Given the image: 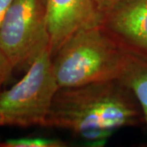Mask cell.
<instances>
[{"label": "cell", "instance_id": "cell-1", "mask_svg": "<svg viewBox=\"0 0 147 147\" xmlns=\"http://www.w3.org/2000/svg\"><path fill=\"white\" fill-rule=\"evenodd\" d=\"M144 122L135 95L120 79L61 88L45 126L65 129L92 146H102L119 129Z\"/></svg>", "mask_w": 147, "mask_h": 147}, {"label": "cell", "instance_id": "cell-2", "mask_svg": "<svg viewBox=\"0 0 147 147\" xmlns=\"http://www.w3.org/2000/svg\"><path fill=\"white\" fill-rule=\"evenodd\" d=\"M126 49L102 24L76 32L53 57L54 74L61 88L119 79Z\"/></svg>", "mask_w": 147, "mask_h": 147}, {"label": "cell", "instance_id": "cell-3", "mask_svg": "<svg viewBox=\"0 0 147 147\" xmlns=\"http://www.w3.org/2000/svg\"><path fill=\"white\" fill-rule=\"evenodd\" d=\"M59 88L53 54L47 48L38 55L17 84L0 92V125L44 127Z\"/></svg>", "mask_w": 147, "mask_h": 147}, {"label": "cell", "instance_id": "cell-4", "mask_svg": "<svg viewBox=\"0 0 147 147\" xmlns=\"http://www.w3.org/2000/svg\"><path fill=\"white\" fill-rule=\"evenodd\" d=\"M50 48L47 0H14L0 26V49L17 70H27Z\"/></svg>", "mask_w": 147, "mask_h": 147}, {"label": "cell", "instance_id": "cell-5", "mask_svg": "<svg viewBox=\"0 0 147 147\" xmlns=\"http://www.w3.org/2000/svg\"><path fill=\"white\" fill-rule=\"evenodd\" d=\"M47 17L53 57L76 32L100 25L103 14L95 0H47Z\"/></svg>", "mask_w": 147, "mask_h": 147}, {"label": "cell", "instance_id": "cell-6", "mask_svg": "<svg viewBox=\"0 0 147 147\" xmlns=\"http://www.w3.org/2000/svg\"><path fill=\"white\" fill-rule=\"evenodd\" d=\"M102 26L127 50L147 57V0H131L103 13Z\"/></svg>", "mask_w": 147, "mask_h": 147}, {"label": "cell", "instance_id": "cell-7", "mask_svg": "<svg viewBox=\"0 0 147 147\" xmlns=\"http://www.w3.org/2000/svg\"><path fill=\"white\" fill-rule=\"evenodd\" d=\"M126 58L119 79L135 95L147 126V57L126 49Z\"/></svg>", "mask_w": 147, "mask_h": 147}, {"label": "cell", "instance_id": "cell-8", "mask_svg": "<svg viewBox=\"0 0 147 147\" xmlns=\"http://www.w3.org/2000/svg\"><path fill=\"white\" fill-rule=\"evenodd\" d=\"M66 146L67 143L61 140L46 137L9 139L4 143L0 144V146L6 147H64Z\"/></svg>", "mask_w": 147, "mask_h": 147}, {"label": "cell", "instance_id": "cell-9", "mask_svg": "<svg viewBox=\"0 0 147 147\" xmlns=\"http://www.w3.org/2000/svg\"><path fill=\"white\" fill-rule=\"evenodd\" d=\"M14 70L10 61L0 49V90L3 85L9 80Z\"/></svg>", "mask_w": 147, "mask_h": 147}, {"label": "cell", "instance_id": "cell-10", "mask_svg": "<svg viewBox=\"0 0 147 147\" xmlns=\"http://www.w3.org/2000/svg\"><path fill=\"white\" fill-rule=\"evenodd\" d=\"M98 9L103 14L105 11L114 8L116 6L119 5L123 3H126L131 0H95Z\"/></svg>", "mask_w": 147, "mask_h": 147}, {"label": "cell", "instance_id": "cell-11", "mask_svg": "<svg viewBox=\"0 0 147 147\" xmlns=\"http://www.w3.org/2000/svg\"><path fill=\"white\" fill-rule=\"evenodd\" d=\"M14 0H0V26Z\"/></svg>", "mask_w": 147, "mask_h": 147}]
</instances>
